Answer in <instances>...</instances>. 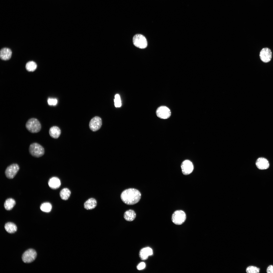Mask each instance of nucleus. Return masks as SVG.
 <instances>
[{"instance_id": "nucleus-1", "label": "nucleus", "mask_w": 273, "mask_h": 273, "mask_svg": "<svg viewBox=\"0 0 273 273\" xmlns=\"http://www.w3.org/2000/svg\"><path fill=\"white\" fill-rule=\"evenodd\" d=\"M141 194L139 190L133 188L124 190L121 195V199L125 203L132 205L136 203L140 200Z\"/></svg>"}, {"instance_id": "nucleus-2", "label": "nucleus", "mask_w": 273, "mask_h": 273, "mask_svg": "<svg viewBox=\"0 0 273 273\" xmlns=\"http://www.w3.org/2000/svg\"><path fill=\"white\" fill-rule=\"evenodd\" d=\"M26 127L29 131L33 133L39 132L41 128L40 123L35 118H32L29 120L26 123Z\"/></svg>"}, {"instance_id": "nucleus-3", "label": "nucleus", "mask_w": 273, "mask_h": 273, "mask_svg": "<svg viewBox=\"0 0 273 273\" xmlns=\"http://www.w3.org/2000/svg\"><path fill=\"white\" fill-rule=\"evenodd\" d=\"M29 151L33 156L39 157L42 156L44 153L43 147L40 145L36 143L31 144L29 147Z\"/></svg>"}, {"instance_id": "nucleus-4", "label": "nucleus", "mask_w": 273, "mask_h": 273, "mask_svg": "<svg viewBox=\"0 0 273 273\" xmlns=\"http://www.w3.org/2000/svg\"><path fill=\"white\" fill-rule=\"evenodd\" d=\"M185 212L181 210H177L173 213L172 217V222L176 225H181L183 223L186 219Z\"/></svg>"}, {"instance_id": "nucleus-5", "label": "nucleus", "mask_w": 273, "mask_h": 273, "mask_svg": "<svg viewBox=\"0 0 273 273\" xmlns=\"http://www.w3.org/2000/svg\"><path fill=\"white\" fill-rule=\"evenodd\" d=\"M133 42L135 46L140 49L145 48L147 46L146 39L143 35L141 34H136L134 36Z\"/></svg>"}, {"instance_id": "nucleus-6", "label": "nucleus", "mask_w": 273, "mask_h": 273, "mask_svg": "<svg viewBox=\"0 0 273 273\" xmlns=\"http://www.w3.org/2000/svg\"><path fill=\"white\" fill-rule=\"evenodd\" d=\"M37 253L35 250L30 249L26 251L22 256V259L25 263H30L33 261L37 256Z\"/></svg>"}, {"instance_id": "nucleus-7", "label": "nucleus", "mask_w": 273, "mask_h": 273, "mask_svg": "<svg viewBox=\"0 0 273 273\" xmlns=\"http://www.w3.org/2000/svg\"><path fill=\"white\" fill-rule=\"evenodd\" d=\"M19 169L17 164H13L8 166L6 169L5 173L6 177L9 179L13 178L16 175Z\"/></svg>"}, {"instance_id": "nucleus-8", "label": "nucleus", "mask_w": 273, "mask_h": 273, "mask_svg": "<svg viewBox=\"0 0 273 273\" xmlns=\"http://www.w3.org/2000/svg\"><path fill=\"white\" fill-rule=\"evenodd\" d=\"M156 113L158 117L164 119L169 118L171 115L169 109L164 106H162L158 108L156 110Z\"/></svg>"}, {"instance_id": "nucleus-9", "label": "nucleus", "mask_w": 273, "mask_h": 273, "mask_svg": "<svg viewBox=\"0 0 273 273\" xmlns=\"http://www.w3.org/2000/svg\"><path fill=\"white\" fill-rule=\"evenodd\" d=\"M102 125V121L101 118L98 116L94 117L90 121L89 124L90 129L93 131L99 130Z\"/></svg>"}, {"instance_id": "nucleus-10", "label": "nucleus", "mask_w": 273, "mask_h": 273, "mask_svg": "<svg viewBox=\"0 0 273 273\" xmlns=\"http://www.w3.org/2000/svg\"><path fill=\"white\" fill-rule=\"evenodd\" d=\"M181 168L183 173L185 175H188L193 171L194 167L192 162L189 160L184 161L181 165Z\"/></svg>"}, {"instance_id": "nucleus-11", "label": "nucleus", "mask_w": 273, "mask_h": 273, "mask_svg": "<svg viewBox=\"0 0 273 273\" xmlns=\"http://www.w3.org/2000/svg\"><path fill=\"white\" fill-rule=\"evenodd\" d=\"M272 55L271 51L268 48H263L260 52V59L264 62L267 63L270 61L271 59Z\"/></svg>"}, {"instance_id": "nucleus-12", "label": "nucleus", "mask_w": 273, "mask_h": 273, "mask_svg": "<svg viewBox=\"0 0 273 273\" xmlns=\"http://www.w3.org/2000/svg\"><path fill=\"white\" fill-rule=\"evenodd\" d=\"M256 164L257 168L260 170H264L268 168L269 163L268 161L264 157H260L257 160Z\"/></svg>"}, {"instance_id": "nucleus-13", "label": "nucleus", "mask_w": 273, "mask_h": 273, "mask_svg": "<svg viewBox=\"0 0 273 273\" xmlns=\"http://www.w3.org/2000/svg\"><path fill=\"white\" fill-rule=\"evenodd\" d=\"M152 249L149 247L144 248L140 251L139 256L140 258L142 260H145L147 259L149 256L152 254Z\"/></svg>"}, {"instance_id": "nucleus-14", "label": "nucleus", "mask_w": 273, "mask_h": 273, "mask_svg": "<svg viewBox=\"0 0 273 273\" xmlns=\"http://www.w3.org/2000/svg\"><path fill=\"white\" fill-rule=\"evenodd\" d=\"M12 54V52L10 49L8 48H4L1 50L0 57L3 60H8L11 58Z\"/></svg>"}, {"instance_id": "nucleus-15", "label": "nucleus", "mask_w": 273, "mask_h": 273, "mask_svg": "<svg viewBox=\"0 0 273 273\" xmlns=\"http://www.w3.org/2000/svg\"><path fill=\"white\" fill-rule=\"evenodd\" d=\"M48 185L49 187L53 189H56L60 186L61 182L59 179L58 177H52L49 180Z\"/></svg>"}, {"instance_id": "nucleus-16", "label": "nucleus", "mask_w": 273, "mask_h": 273, "mask_svg": "<svg viewBox=\"0 0 273 273\" xmlns=\"http://www.w3.org/2000/svg\"><path fill=\"white\" fill-rule=\"evenodd\" d=\"M97 205L96 200L93 198H90L87 200L84 205V208L87 210H90L94 208Z\"/></svg>"}, {"instance_id": "nucleus-17", "label": "nucleus", "mask_w": 273, "mask_h": 273, "mask_svg": "<svg viewBox=\"0 0 273 273\" xmlns=\"http://www.w3.org/2000/svg\"><path fill=\"white\" fill-rule=\"evenodd\" d=\"M49 133L51 137L54 139H57L59 136L61 131L59 127L54 126L50 128Z\"/></svg>"}, {"instance_id": "nucleus-18", "label": "nucleus", "mask_w": 273, "mask_h": 273, "mask_svg": "<svg viewBox=\"0 0 273 273\" xmlns=\"http://www.w3.org/2000/svg\"><path fill=\"white\" fill-rule=\"evenodd\" d=\"M136 214L135 212L132 210H129L126 211L124 214L125 219L128 221H132L136 217Z\"/></svg>"}, {"instance_id": "nucleus-19", "label": "nucleus", "mask_w": 273, "mask_h": 273, "mask_svg": "<svg viewBox=\"0 0 273 273\" xmlns=\"http://www.w3.org/2000/svg\"><path fill=\"white\" fill-rule=\"evenodd\" d=\"M6 230L8 233H13L15 232L17 230V227L14 223L12 222H8L6 223L5 225Z\"/></svg>"}, {"instance_id": "nucleus-20", "label": "nucleus", "mask_w": 273, "mask_h": 273, "mask_svg": "<svg viewBox=\"0 0 273 273\" xmlns=\"http://www.w3.org/2000/svg\"><path fill=\"white\" fill-rule=\"evenodd\" d=\"M16 204L15 200L12 198H9L6 199L4 203L5 209L7 210H11Z\"/></svg>"}, {"instance_id": "nucleus-21", "label": "nucleus", "mask_w": 273, "mask_h": 273, "mask_svg": "<svg viewBox=\"0 0 273 273\" xmlns=\"http://www.w3.org/2000/svg\"><path fill=\"white\" fill-rule=\"evenodd\" d=\"M71 194L70 190L67 188L62 189L60 193L61 198L64 200H67L70 197Z\"/></svg>"}, {"instance_id": "nucleus-22", "label": "nucleus", "mask_w": 273, "mask_h": 273, "mask_svg": "<svg viewBox=\"0 0 273 273\" xmlns=\"http://www.w3.org/2000/svg\"><path fill=\"white\" fill-rule=\"evenodd\" d=\"M37 67V64L35 62L33 61L28 62L26 65V69L29 72L34 71L36 69Z\"/></svg>"}, {"instance_id": "nucleus-23", "label": "nucleus", "mask_w": 273, "mask_h": 273, "mask_svg": "<svg viewBox=\"0 0 273 273\" xmlns=\"http://www.w3.org/2000/svg\"><path fill=\"white\" fill-rule=\"evenodd\" d=\"M52 209V206L51 204L48 202H44L42 203L40 206V209L42 211L49 212H50Z\"/></svg>"}, {"instance_id": "nucleus-24", "label": "nucleus", "mask_w": 273, "mask_h": 273, "mask_svg": "<svg viewBox=\"0 0 273 273\" xmlns=\"http://www.w3.org/2000/svg\"><path fill=\"white\" fill-rule=\"evenodd\" d=\"M260 270L259 268L256 266H250L246 268V271L248 273H258Z\"/></svg>"}, {"instance_id": "nucleus-25", "label": "nucleus", "mask_w": 273, "mask_h": 273, "mask_svg": "<svg viewBox=\"0 0 273 273\" xmlns=\"http://www.w3.org/2000/svg\"><path fill=\"white\" fill-rule=\"evenodd\" d=\"M114 104L116 107H119L121 106V102L120 95L116 94L115 96L114 99Z\"/></svg>"}, {"instance_id": "nucleus-26", "label": "nucleus", "mask_w": 273, "mask_h": 273, "mask_svg": "<svg viewBox=\"0 0 273 273\" xmlns=\"http://www.w3.org/2000/svg\"><path fill=\"white\" fill-rule=\"evenodd\" d=\"M48 104L50 105H56L57 103V100L55 98H49L47 100Z\"/></svg>"}, {"instance_id": "nucleus-27", "label": "nucleus", "mask_w": 273, "mask_h": 273, "mask_svg": "<svg viewBox=\"0 0 273 273\" xmlns=\"http://www.w3.org/2000/svg\"><path fill=\"white\" fill-rule=\"evenodd\" d=\"M145 264L144 262H141L137 265V268L138 270H141L144 268L145 267Z\"/></svg>"}, {"instance_id": "nucleus-28", "label": "nucleus", "mask_w": 273, "mask_h": 273, "mask_svg": "<svg viewBox=\"0 0 273 273\" xmlns=\"http://www.w3.org/2000/svg\"><path fill=\"white\" fill-rule=\"evenodd\" d=\"M267 272L268 273H273V266H269L267 269Z\"/></svg>"}]
</instances>
